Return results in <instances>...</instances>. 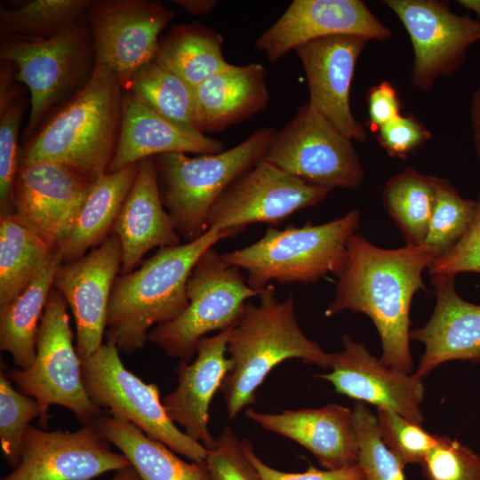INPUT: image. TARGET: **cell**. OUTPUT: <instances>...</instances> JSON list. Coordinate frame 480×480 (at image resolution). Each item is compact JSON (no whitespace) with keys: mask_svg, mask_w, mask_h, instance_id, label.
<instances>
[{"mask_svg":"<svg viewBox=\"0 0 480 480\" xmlns=\"http://www.w3.org/2000/svg\"><path fill=\"white\" fill-rule=\"evenodd\" d=\"M436 258L424 244L384 249L354 234L335 274V294L325 315L365 314L379 332L382 363L411 373V304L414 294L425 290L422 273Z\"/></svg>","mask_w":480,"mask_h":480,"instance_id":"cell-1","label":"cell"},{"mask_svg":"<svg viewBox=\"0 0 480 480\" xmlns=\"http://www.w3.org/2000/svg\"><path fill=\"white\" fill-rule=\"evenodd\" d=\"M124 88L96 63L88 84L57 107L19 150V166L39 162L68 165L92 183L107 173L120 133Z\"/></svg>","mask_w":480,"mask_h":480,"instance_id":"cell-2","label":"cell"},{"mask_svg":"<svg viewBox=\"0 0 480 480\" xmlns=\"http://www.w3.org/2000/svg\"><path fill=\"white\" fill-rule=\"evenodd\" d=\"M240 232L209 228L195 240L160 248L139 268L118 276L108 303L107 340L126 354L144 348L154 327L172 321L187 308L188 279L202 254Z\"/></svg>","mask_w":480,"mask_h":480,"instance_id":"cell-3","label":"cell"},{"mask_svg":"<svg viewBox=\"0 0 480 480\" xmlns=\"http://www.w3.org/2000/svg\"><path fill=\"white\" fill-rule=\"evenodd\" d=\"M258 297V304L247 302L227 345L232 369L220 390L228 420L255 403L258 388L284 361L297 358L322 368L330 364V354L300 329L292 295L279 300L268 284Z\"/></svg>","mask_w":480,"mask_h":480,"instance_id":"cell-4","label":"cell"},{"mask_svg":"<svg viewBox=\"0 0 480 480\" xmlns=\"http://www.w3.org/2000/svg\"><path fill=\"white\" fill-rule=\"evenodd\" d=\"M276 130L262 127L236 146L216 154L188 156L166 153L153 157L163 204L180 236L188 242L208 228L219 197L265 156Z\"/></svg>","mask_w":480,"mask_h":480,"instance_id":"cell-5","label":"cell"},{"mask_svg":"<svg viewBox=\"0 0 480 480\" xmlns=\"http://www.w3.org/2000/svg\"><path fill=\"white\" fill-rule=\"evenodd\" d=\"M360 212L351 210L326 223L268 227L255 243L222 253L224 260L246 276L249 286L260 291L278 284H311L342 266L348 239L359 228Z\"/></svg>","mask_w":480,"mask_h":480,"instance_id":"cell-6","label":"cell"},{"mask_svg":"<svg viewBox=\"0 0 480 480\" xmlns=\"http://www.w3.org/2000/svg\"><path fill=\"white\" fill-rule=\"evenodd\" d=\"M1 372L15 383L18 390L38 402L43 428L48 425V410L52 404L70 411L83 425L92 424L103 415L85 390L68 304L54 287L39 324L33 364L23 370L2 362Z\"/></svg>","mask_w":480,"mask_h":480,"instance_id":"cell-7","label":"cell"},{"mask_svg":"<svg viewBox=\"0 0 480 480\" xmlns=\"http://www.w3.org/2000/svg\"><path fill=\"white\" fill-rule=\"evenodd\" d=\"M264 289H252L241 269L228 264L214 247L196 263L187 283L188 306L171 322L156 325L148 340L170 357L190 362L197 343L211 332L236 326L247 300Z\"/></svg>","mask_w":480,"mask_h":480,"instance_id":"cell-8","label":"cell"},{"mask_svg":"<svg viewBox=\"0 0 480 480\" xmlns=\"http://www.w3.org/2000/svg\"><path fill=\"white\" fill-rule=\"evenodd\" d=\"M0 59L18 68L17 81L30 93V113L22 141L60 104L81 91L92 76L96 57L86 18L42 42L0 41Z\"/></svg>","mask_w":480,"mask_h":480,"instance_id":"cell-9","label":"cell"},{"mask_svg":"<svg viewBox=\"0 0 480 480\" xmlns=\"http://www.w3.org/2000/svg\"><path fill=\"white\" fill-rule=\"evenodd\" d=\"M88 396L101 410L127 421L174 452L204 463L208 449L182 432L169 418L157 385L146 383L123 364L115 343L107 340L90 356L81 359Z\"/></svg>","mask_w":480,"mask_h":480,"instance_id":"cell-10","label":"cell"},{"mask_svg":"<svg viewBox=\"0 0 480 480\" xmlns=\"http://www.w3.org/2000/svg\"><path fill=\"white\" fill-rule=\"evenodd\" d=\"M261 160L308 184L331 190L357 188L364 179L353 140L309 102L276 132Z\"/></svg>","mask_w":480,"mask_h":480,"instance_id":"cell-11","label":"cell"},{"mask_svg":"<svg viewBox=\"0 0 480 480\" xmlns=\"http://www.w3.org/2000/svg\"><path fill=\"white\" fill-rule=\"evenodd\" d=\"M172 9L149 0H94L86 13L96 63L108 67L124 89L157 56Z\"/></svg>","mask_w":480,"mask_h":480,"instance_id":"cell-12","label":"cell"},{"mask_svg":"<svg viewBox=\"0 0 480 480\" xmlns=\"http://www.w3.org/2000/svg\"><path fill=\"white\" fill-rule=\"evenodd\" d=\"M399 19L412 44V84L430 91L443 76L457 71L465 62L470 45L480 41V22L452 12L448 2L439 0H385Z\"/></svg>","mask_w":480,"mask_h":480,"instance_id":"cell-13","label":"cell"},{"mask_svg":"<svg viewBox=\"0 0 480 480\" xmlns=\"http://www.w3.org/2000/svg\"><path fill=\"white\" fill-rule=\"evenodd\" d=\"M330 191L260 160L215 202L208 215V228L243 231L256 222L277 225L295 212L320 204Z\"/></svg>","mask_w":480,"mask_h":480,"instance_id":"cell-14","label":"cell"},{"mask_svg":"<svg viewBox=\"0 0 480 480\" xmlns=\"http://www.w3.org/2000/svg\"><path fill=\"white\" fill-rule=\"evenodd\" d=\"M92 424L78 430H44L30 425L20 464L1 480H92L131 466L121 452L110 450Z\"/></svg>","mask_w":480,"mask_h":480,"instance_id":"cell-15","label":"cell"},{"mask_svg":"<svg viewBox=\"0 0 480 480\" xmlns=\"http://www.w3.org/2000/svg\"><path fill=\"white\" fill-rule=\"evenodd\" d=\"M92 182L60 163L19 166L14 217L58 251L70 233Z\"/></svg>","mask_w":480,"mask_h":480,"instance_id":"cell-16","label":"cell"},{"mask_svg":"<svg viewBox=\"0 0 480 480\" xmlns=\"http://www.w3.org/2000/svg\"><path fill=\"white\" fill-rule=\"evenodd\" d=\"M122 246L111 233L83 257L63 262L53 287L67 301L76 324V348L81 359L97 351L103 342L110 294L121 271Z\"/></svg>","mask_w":480,"mask_h":480,"instance_id":"cell-17","label":"cell"},{"mask_svg":"<svg viewBox=\"0 0 480 480\" xmlns=\"http://www.w3.org/2000/svg\"><path fill=\"white\" fill-rule=\"evenodd\" d=\"M341 342V351L330 353L332 371L316 376L330 381L337 393L420 424V406L425 392L422 378L385 365L348 334H343Z\"/></svg>","mask_w":480,"mask_h":480,"instance_id":"cell-18","label":"cell"},{"mask_svg":"<svg viewBox=\"0 0 480 480\" xmlns=\"http://www.w3.org/2000/svg\"><path fill=\"white\" fill-rule=\"evenodd\" d=\"M332 36L382 42L392 33L360 0H294L256 39L255 47L275 62L302 44Z\"/></svg>","mask_w":480,"mask_h":480,"instance_id":"cell-19","label":"cell"},{"mask_svg":"<svg viewBox=\"0 0 480 480\" xmlns=\"http://www.w3.org/2000/svg\"><path fill=\"white\" fill-rule=\"evenodd\" d=\"M367 38L332 36L296 47L309 92V103L340 132L358 142L367 139L364 126L351 111L349 91L356 61Z\"/></svg>","mask_w":480,"mask_h":480,"instance_id":"cell-20","label":"cell"},{"mask_svg":"<svg viewBox=\"0 0 480 480\" xmlns=\"http://www.w3.org/2000/svg\"><path fill=\"white\" fill-rule=\"evenodd\" d=\"M234 327L200 340L195 361H180L178 385L162 400L169 418L208 450L216 444L208 428L209 407L223 379L232 369V362L226 354Z\"/></svg>","mask_w":480,"mask_h":480,"instance_id":"cell-21","label":"cell"},{"mask_svg":"<svg viewBox=\"0 0 480 480\" xmlns=\"http://www.w3.org/2000/svg\"><path fill=\"white\" fill-rule=\"evenodd\" d=\"M244 415L262 428L303 446L324 469H340L358 462L353 411L343 405L330 404L279 413L246 408Z\"/></svg>","mask_w":480,"mask_h":480,"instance_id":"cell-22","label":"cell"},{"mask_svg":"<svg viewBox=\"0 0 480 480\" xmlns=\"http://www.w3.org/2000/svg\"><path fill=\"white\" fill-rule=\"evenodd\" d=\"M436 306L429 320L410 332L425 350L415 373L426 377L452 360L480 363V305L463 300L455 290V276H431Z\"/></svg>","mask_w":480,"mask_h":480,"instance_id":"cell-23","label":"cell"},{"mask_svg":"<svg viewBox=\"0 0 480 480\" xmlns=\"http://www.w3.org/2000/svg\"><path fill=\"white\" fill-rule=\"evenodd\" d=\"M112 233L121 243V275L133 271L150 250L180 244V236L161 198L153 157L138 164V172Z\"/></svg>","mask_w":480,"mask_h":480,"instance_id":"cell-24","label":"cell"},{"mask_svg":"<svg viewBox=\"0 0 480 480\" xmlns=\"http://www.w3.org/2000/svg\"><path fill=\"white\" fill-rule=\"evenodd\" d=\"M223 150L219 140L174 124L137 96L124 91L120 133L107 173L166 153L207 155Z\"/></svg>","mask_w":480,"mask_h":480,"instance_id":"cell-25","label":"cell"},{"mask_svg":"<svg viewBox=\"0 0 480 480\" xmlns=\"http://www.w3.org/2000/svg\"><path fill=\"white\" fill-rule=\"evenodd\" d=\"M202 132H221L268 103L266 69L260 63L230 65L194 88Z\"/></svg>","mask_w":480,"mask_h":480,"instance_id":"cell-26","label":"cell"},{"mask_svg":"<svg viewBox=\"0 0 480 480\" xmlns=\"http://www.w3.org/2000/svg\"><path fill=\"white\" fill-rule=\"evenodd\" d=\"M138 164L106 173L92 183L70 233L58 250L63 262L83 257L112 233L137 176Z\"/></svg>","mask_w":480,"mask_h":480,"instance_id":"cell-27","label":"cell"},{"mask_svg":"<svg viewBox=\"0 0 480 480\" xmlns=\"http://www.w3.org/2000/svg\"><path fill=\"white\" fill-rule=\"evenodd\" d=\"M93 424L126 457L141 480H211L204 463L184 461L132 423L101 415Z\"/></svg>","mask_w":480,"mask_h":480,"instance_id":"cell-28","label":"cell"},{"mask_svg":"<svg viewBox=\"0 0 480 480\" xmlns=\"http://www.w3.org/2000/svg\"><path fill=\"white\" fill-rule=\"evenodd\" d=\"M62 263L56 251L28 286L0 309V349L12 356L17 368L27 370L35 361L39 324Z\"/></svg>","mask_w":480,"mask_h":480,"instance_id":"cell-29","label":"cell"},{"mask_svg":"<svg viewBox=\"0 0 480 480\" xmlns=\"http://www.w3.org/2000/svg\"><path fill=\"white\" fill-rule=\"evenodd\" d=\"M223 37L198 22L177 24L161 36L156 58L192 88L227 69Z\"/></svg>","mask_w":480,"mask_h":480,"instance_id":"cell-30","label":"cell"},{"mask_svg":"<svg viewBox=\"0 0 480 480\" xmlns=\"http://www.w3.org/2000/svg\"><path fill=\"white\" fill-rule=\"evenodd\" d=\"M55 252L13 214L0 216V309L28 286Z\"/></svg>","mask_w":480,"mask_h":480,"instance_id":"cell-31","label":"cell"},{"mask_svg":"<svg viewBox=\"0 0 480 480\" xmlns=\"http://www.w3.org/2000/svg\"><path fill=\"white\" fill-rule=\"evenodd\" d=\"M92 0H30L0 4V41L42 42L86 18Z\"/></svg>","mask_w":480,"mask_h":480,"instance_id":"cell-32","label":"cell"},{"mask_svg":"<svg viewBox=\"0 0 480 480\" xmlns=\"http://www.w3.org/2000/svg\"><path fill=\"white\" fill-rule=\"evenodd\" d=\"M124 91L134 94L174 124L190 132L203 133L194 88L157 58L143 66L131 78Z\"/></svg>","mask_w":480,"mask_h":480,"instance_id":"cell-33","label":"cell"},{"mask_svg":"<svg viewBox=\"0 0 480 480\" xmlns=\"http://www.w3.org/2000/svg\"><path fill=\"white\" fill-rule=\"evenodd\" d=\"M436 199L434 176L412 167L392 176L382 191L383 205L406 245L424 244Z\"/></svg>","mask_w":480,"mask_h":480,"instance_id":"cell-34","label":"cell"},{"mask_svg":"<svg viewBox=\"0 0 480 480\" xmlns=\"http://www.w3.org/2000/svg\"><path fill=\"white\" fill-rule=\"evenodd\" d=\"M436 199L424 245L437 257L449 252L467 233L476 201L462 197L446 179L434 176Z\"/></svg>","mask_w":480,"mask_h":480,"instance_id":"cell-35","label":"cell"},{"mask_svg":"<svg viewBox=\"0 0 480 480\" xmlns=\"http://www.w3.org/2000/svg\"><path fill=\"white\" fill-rule=\"evenodd\" d=\"M23 89L18 84L0 102V216L14 213V184L20 150L18 136L28 105Z\"/></svg>","mask_w":480,"mask_h":480,"instance_id":"cell-36","label":"cell"},{"mask_svg":"<svg viewBox=\"0 0 480 480\" xmlns=\"http://www.w3.org/2000/svg\"><path fill=\"white\" fill-rule=\"evenodd\" d=\"M353 415L358 442L357 464L364 480H405V466L382 441L376 415L362 402L355 404Z\"/></svg>","mask_w":480,"mask_h":480,"instance_id":"cell-37","label":"cell"},{"mask_svg":"<svg viewBox=\"0 0 480 480\" xmlns=\"http://www.w3.org/2000/svg\"><path fill=\"white\" fill-rule=\"evenodd\" d=\"M38 402L15 389L12 381L0 375V440L4 457L12 469L20 462V453L30 421L40 418Z\"/></svg>","mask_w":480,"mask_h":480,"instance_id":"cell-38","label":"cell"},{"mask_svg":"<svg viewBox=\"0 0 480 480\" xmlns=\"http://www.w3.org/2000/svg\"><path fill=\"white\" fill-rule=\"evenodd\" d=\"M380 436L404 466L421 464L429 451L436 444L438 435L426 431L420 424L389 411L377 410Z\"/></svg>","mask_w":480,"mask_h":480,"instance_id":"cell-39","label":"cell"},{"mask_svg":"<svg viewBox=\"0 0 480 480\" xmlns=\"http://www.w3.org/2000/svg\"><path fill=\"white\" fill-rule=\"evenodd\" d=\"M420 466L426 480H480V455L447 436H439Z\"/></svg>","mask_w":480,"mask_h":480,"instance_id":"cell-40","label":"cell"},{"mask_svg":"<svg viewBox=\"0 0 480 480\" xmlns=\"http://www.w3.org/2000/svg\"><path fill=\"white\" fill-rule=\"evenodd\" d=\"M204 465L211 480H262L246 455L243 440L234 429L226 427L208 450Z\"/></svg>","mask_w":480,"mask_h":480,"instance_id":"cell-41","label":"cell"},{"mask_svg":"<svg viewBox=\"0 0 480 480\" xmlns=\"http://www.w3.org/2000/svg\"><path fill=\"white\" fill-rule=\"evenodd\" d=\"M430 276L480 273V187L474 220L464 236L428 267Z\"/></svg>","mask_w":480,"mask_h":480,"instance_id":"cell-42","label":"cell"},{"mask_svg":"<svg viewBox=\"0 0 480 480\" xmlns=\"http://www.w3.org/2000/svg\"><path fill=\"white\" fill-rule=\"evenodd\" d=\"M431 138L414 117L399 116L378 130V140L391 157L404 159Z\"/></svg>","mask_w":480,"mask_h":480,"instance_id":"cell-43","label":"cell"},{"mask_svg":"<svg viewBox=\"0 0 480 480\" xmlns=\"http://www.w3.org/2000/svg\"><path fill=\"white\" fill-rule=\"evenodd\" d=\"M247 457L258 470L262 480H364L358 464L340 469H318L310 466L299 473L284 472L267 465L254 452L248 439L243 440Z\"/></svg>","mask_w":480,"mask_h":480,"instance_id":"cell-44","label":"cell"},{"mask_svg":"<svg viewBox=\"0 0 480 480\" xmlns=\"http://www.w3.org/2000/svg\"><path fill=\"white\" fill-rule=\"evenodd\" d=\"M367 102L372 131H378L382 125L400 116L397 92L388 81H382L369 90Z\"/></svg>","mask_w":480,"mask_h":480,"instance_id":"cell-45","label":"cell"},{"mask_svg":"<svg viewBox=\"0 0 480 480\" xmlns=\"http://www.w3.org/2000/svg\"><path fill=\"white\" fill-rule=\"evenodd\" d=\"M18 68L12 60L0 59V101L5 100L15 89Z\"/></svg>","mask_w":480,"mask_h":480,"instance_id":"cell-46","label":"cell"},{"mask_svg":"<svg viewBox=\"0 0 480 480\" xmlns=\"http://www.w3.org/2000/svg\"><path fill=\"white\" fill-rule=\"evenodd\" d=\"M172 2L192 15L207 14L217 5L215 0H174Z\"/></svg>","mask_w":480,"mask_h":480,"instance_id":"cell-47","label":"cell"},{"mask_svg":"<svg viewBox=\"0 0 480 480\" xmlns=\"http://www.w3.org/2000/svg\"><path fill=\"white\" fill-rule=\"evenodd\" d=\"M470 116L474 133L476 154L480 159V88L474 92L470 108Z\"/></svg>","mask_w":480,"mask_h":480,"instance_id":"cell-48","label":"cell"},{"mask_svg":"<svg viewBox=\"0 0 480 480\" xmlns=\"http://www.w3.org/2000/svg\"><path fill=\"white\" fill-rule=\"evenodd\" d=\"M110 480H141L138 473L132 467L116 471Z\"/></svg>","mask_w":480,"mask_h":480,"instance_id":"cell-49","label":"cell"},{"mask_svg":"<svg viewBox=\"0 0 480 480\" xmlns=\"http://www.w3.org/2000/svg\"><path fill=\"white\" fill-rule=\"evenodd\" d=\"M457 3L467 10L473 11L480 22V0H459Z\"/></svg>","mask_w":480,"mask_h":480,"instance_id":"cell-50","label":"cell"}]
</instances>
